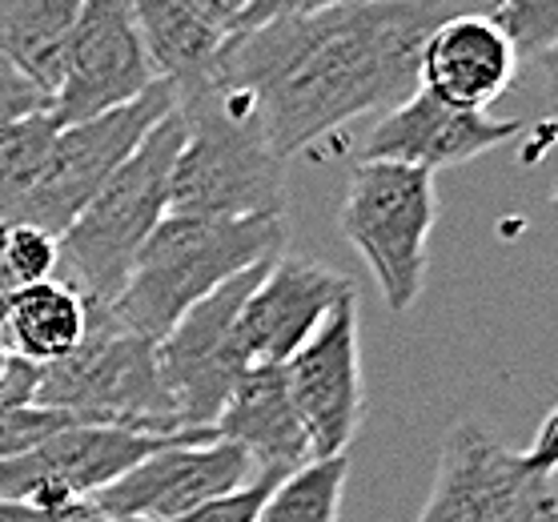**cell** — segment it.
Segmentation results:
<instances>
[{
	"label": "cell",
	"mask_w": 558,
	"mask_h": 522,
	"mask_svg": "<svg viewBox=\"0 0 558 522\" xmlns=\"http://www.w3.org/2000/svg\"><path fill=\"white\" fill-rule=\"evenodd\" d=\"M281 471H257L254 483H245L242 490H233L226 498H214V502H205V507L190 510V514H181V519H166V522H254L257 507H262V498L269 495V486L278 483Z\"/></svg>",
	"instance_id": "obj_26"
},
{
	"label": "cell",
	"mask_w": 558,
	"mask_h": 522,
	"mask_svg": "<svg viewBox=\"0 0 558 522\" xmlns=\"http://www.w3.org/2000/svg\"><path fill=\"white\" fill-rule=\"evenodd\" d=\"M181 137L185 125L173 105L57 238V269H64L61 281L85 298V306H113L133 269V257L169 214V173L178 161Z\"/></svg>",
	"instance_id": "obj_4"
},
{
	"label": "cell",
	"mask_w": 558,
	"mask_h": 522,
	"mask_svg": "<svg viewBox=\"0 0 558 522\" xmlns=\"http://www.w3.org/2000/svg\"><path fill=\"white\" fill-rule=\"evenodd\" d=\"M85 338V298L61 278L21 286L9 298L4 314V345L33 366H49L73 354Z\"/></svg>",
	"instance_id": "obj_18"
},
{
	"label": "cell",
	"mask_w": 558,
	"mask_h": 522,
	"mask_svg": "<svg viewBox=\"0 0 558 522\" xmlns=\"http://www.w3.org/2000/svg\"><path fill=\"white\" fill-rule=\"evenodd\" d=\"M40 109H49V97L0 52V129L13 125V121H21L28 113H40Z\"/></svg>",
	"instance_id": "obj_27"
},
{
	"label": "cell",
	"mask_w": 558,
	"mask_h": 522,
	"mask_svg": "<svg viewBox=\"0 0 558 522\" xmlns=\"http://www.w3.org/2000/svg\"><path fill=\"white\" fill-rule=\"evenodd\" d=\"M330 4H338V0H250L233 33H245V28H257V25H274V21H286V16L317 13V9H330Z\"/></svg>",
	"instance_id": "obj_28"
},
{
	"label": "cell",
	"mask_w": 558,
	"mask_h": 522,
	"mask_svg": "<svg viewBox=\"0 0 558 522\" xmlns=\"http://www.w3.org/2000/svg\"><path fill=\"white\" fill-rule=\"evenodd\" d=\"M214 434L226 442H238L266 471H293L310 462L302 418L286 390V369L281 366H250L233 383L226 406L217 414Z\"/></svg>",
	"instance_id": "obj_17"
},
{
	"label": "cell",
	"mask_w": 558,
	"mask_h": 522,
	"mask_svg": "<svg viewBox=\"0 0 558 522\" xmlns=\"http://www.w3.org/2000/svg\"><path fill=\"white\" fill-rule=\"evenodd\" d=\"M16 366H21V362H16Z\"/></svg>",
	"instance_id": "obj_32"
},
{
	"label": "cell",
	"mask_w": 558,
	"mask_h": 522,
	"mask_svg": "<svg viewBox=\"0 0 558 522\" xmlns=\"http://www.w3.org/2000/svg\"><path fill=\"white\" fill-rule=\"evenodd\" d=\"M269 269V262L245 269L238 278H229L226 286H217L214 293H205L202 302H193L173 326H169L157 342V369L166 383L173 410H178L181 430H209L226 406L233 383L242 378V362L229 350V330L242 314L245 298L257 286V278ZM217 438V434H214Z\"/></svg>",
	"instance_id": "obj_9"
},
{
	"label": "cell",
	"mask_w": 558,
	"mask_h": 522,
	"mask_svg": "<svg viewBox=\"0 0 558 522\" xmlns=\"http://www.w3.org/2000/svg\"><path fill=\"white\" fill-rule=\"evenodd\" d=\"M185 9H193V13L202 16L205 25H214L217 33H233L238 28V21H242V13H245V4L250 0H181Z\"/></svg>",
	"instance_id": "obj_30"
},
{
	"label": "cell",
	"mask_w": 558,
	"mask_h": 522,
	"mask_svg": "<svg viewBox=\"0 0 558 522\" xmlns=\"http://www.w3.org/2000/svg\"><path fill=\"white\" fill-rule=\"evenodd\" d=\"M522 133V121H495L486 113H470L438 101L426 89H414L407 101L381 113V121L362 141V157L398 161L426 173L462 166L490 154Z\"/></svg>",
	"instance_id": "obj_15"
},
{
	"label": "cell",
	"mask_w": 558,
	"mask_h": 522,
	"mask_svg": "<svg viewBox=\"0 0 558 522\" xmlns=\"http://www.w3.org/2000/svg\"><path fill=\"white\" fill-rule=\"evenodd\" d=\"M178 113L185 137L169 173V214L286 217V157L242 101L205 77L178 89Z\"/></svg>",
	"instance_id": "obj_3"
},
{
	"label": "cell",
	"mask_w": 558,
	"mask_h": 522,
	"mask_svg": "<svg viewBox=\"0 0 558 522\" xmlns=\"http://www.w3.org/2000/svg\"><path fill=\"white\" fill-rule=\"evenodd\" d=\"M64 410H49V406H16V410H0V462L25 454L28 446H37L40 438H49L52 430L69 426Z\"/></svg>",
	"instance_id": "obj_25"
},
{
	"label": "cell",
	"mask_w": 558,
	"mask_h": 522,
	"mask_svg": "<svg viewBox=\"0 0 558 522\" xmlns=\"http://www.w3.org/2000/svg\"><path fill=\"white\" fill-rule=\"evenodd\" d=\"M558 414L526 450H510L483 422H458L438 450L418 522H558Z\"/></svg>",
	"instance_id": "obj_6"
},
{
	"label": "cell",
	"mask_w": 558,
	"mask_h": 522,
	"mask_svg": "<svg viewBox=\"0 0 558 522\" xmlns=\"http://www.w3.org/2000/svg\"><path fill=\"white\" fill-rule=\"evenodd\" d=\"M133 21L157 81L185 89L209 77L226 33L205 25L181 0H133Z\"/></svg>",
	"instance_id": "obj_19"
},
{
	"label": "cell",
	"mask_w": 558,
	"mask_h": 522,
	"mask_svg": "<svg viewBox=\"0 0 558 522\" xmlns=\"http://www.w3.org/2000/svg\"><path fill=\"white\" fill-rule=\"evenodd\" d=\"M178 438H202L209 442V430L190 434H137L121 426H93V422H69L25 454L0 462V502H25V507H73L97 495L101 486L141 462L145 454L161 450Z\"/></svg>",
	"instance_id": "obj_10"
},
{
	"label": "cell",
	"mask_w": 558,
	"mask_h": 522,
	"mask_svg": "<svg viewBox=\"0 0 558 522\" xmlns=\"http://www.w3.org/2000/svg\"><path fill=\"white\" fill-rule=\"evenodd\" d=\"M52 274H57V238L37 226L0 221V281L9 290H21Z\"/></svg>",
	"instance_id": "obj_24"
},
{
	"label": "cell",
	"mask_w": 558,
	"mask_h": 522,
	"mask_svg": "<svg viewBox=\"0 0 558 522\" xmlns=\"http://www.w3.org/2000/svg\"><path fill=\"white\" fill-rule=\"evenodd\" d=\"M286 217L166 214L105 309L129 333L157 342L205 293L286 254Z\"/></svg>",
	"instance_id": "obj_2"
},
{
	"label": "cell",
	"mask_w": 558,
	"mask_h": 522,
	"mask_svg": "<svg viewBox=\"0 0 558 522\" xmlns=\"http://www.w3.org/2000/svg\"><path fill=\"white\" fill-rule=\"evenodd\" d=\"M345 293H354V281L326 269L322 262L286 254L274 257L229 330V350L245 369L266 362L281 366Z\"/></svg>",
	"instance_id": "obj_14"
},
{
	"label": "cell",
	"mask_w": 558,
	"mask_h": 522,
	"mask_svg": "<svg viewBox=\"0 0 558 522\" xmlns=\"http://www.w3.org/2000/svg\"><path fill=\"white\" fill-rule=\"evenodd\" d=\"M345 478H350V454L302 462L269 486L254 522H338Z\"/></svg>",
	"instance_id": "obj_21"
},
{
	"label": "cell",
	"mask_w": 558,
	"mask_h": 522,
	"mask_svg": "<svg viewBox=\"0 0 558 522\" xmlns=\"http://www.w3.org/2000/svg\"><path fill=\"white\" fill-rule=\"evenodd\" d=\"M0 522H109L89 502L73 507H25V502H0Z\"/></svg>",
	"instance_id": "obj_29"
},
{
	"label": "cell",
	"mask_w": 558,
	"mask_h": 522,
	"mask_svg": "<svg viewBox=\"0 0 558 522\" xmlns=\"http://www.w3.org/2000/svg\"><path fill=\"white\" fill-rule=\"evenodd\" d=\"M52 137H57V125H52L49 109L28 113L21 121H13V125L0 129V221H9L13 205L33 185Z\"/></svg>",
	"instance_id": "obj_22"
},
{
	"label": "cell",
	"mask_w": 558,
	"mask_h": 522,
	"mask_svg": "<svg viewBox=\"0 0 558 522\" xmlns=\"http://www.w3.org/2000/svg\"><path fill=\"white\" fill-rule=\"evenodd\" d=\"M495 21L507 40L514 45L519 57L531 61H550L558 45V0H495L490 9Z\"/></svg>",
	"instance_id": "obj_23"
},
{
	"label": "cell",
	"mask_w": 558,
	"mask_h": 522,
	"mask_svg": "<svg viewBox=\"0 0 558 522\" xmlns=\"http://www.w3.org/2000/svg\"><path fill=\"white\" fill-rule=\"evenodd\" d=\"M495 0H338L330 9L229 33L209 81L242 101L290 161L305 145L418 89V52L458 13Z\"/></svg>",
	"instance_id": "obj_1"
},
{
	"label": "cell",
	"mask_w": 558,
	"mask_h": 522,
	"mask_svg": "<svg viewBox=\"0 0 558 522\" xmlns=\"http://www.w3.org/2000/svg\"><path fill=\"white\" fill-rule=\"evenodd\" d=\"M286 390L302 418L310 459L345 454L362 426V345H357V293L317 321V330L286 362Z\"/></svg>",
	"instance_id": "obj_12"
},
{
	"label": "cell",
	"mask_w": 558,
	"mask_h": 522,
	"mask_svg": "<svg viewBox=\"0 0 558 522\" xmlns=\"http://www.w3.org/2000/svg\"><path fill=\"white\" fill-rule=\"evenodd\" d=\"M173 105H178V89L169 81H153L149 89L133 97V101L89 117V121L57 129L37 178L25 190V197L13 205L9 221L37 226L49 238H61L69 230V221L85 209V202L101 190L109 173L137 149L145 133Z\"/></svg>",
	"instance_id": "obj_8"
},
{
	"label": "cell",
	"mask_w": 558,
	"mask_h": 522,
	"mask_svg": "<svg viewBox=\"0 0 558 522\" xmlns=\"http://www.w3.org/2000/svg\"><path fill=\"white\" fill-rule=\"evenodd\" d=\"M438 221L434 173L362 157L338 209L342 238L357 250L393 314H407L426 281V245Z\"/></svg>",
	"instance_id": "obj_7"
},
{
	"label": "cell",
	"mask_w": 558,
	"mask_h": 522,
	"mask_svg": "<svg viewBox=\"0 0 558 522\" xmlns=\"http://www.w3.org/2000/svg\"><path fill=\"white\" fill-rule=\"evenodd\" d=\"M33 406L64 410L76 422L137 434H190L178 426L149 338L117 326L105 306H85V338L73 354L40 366Z\"/></svg>",
	"instance_id": "obj_5"
},
{
	"label": "cell",
	"mask_w": 558,
	"mask_h": 522,
	"mask_svg": "<svg viewBox=\"0 0 558 522\" xmlns=\"http://www.w3.org/2000/svg\"><path fill=\"white\" fill-rule=\"evenodd\" d=\"M257 471L266 466H257L238 442L178 438L133 462L121 478L101 486L85 502L109 522H166L242 490L245 483H254Z\"/></svg>",
	"instance_id": "obj_11"
},
{
	"label": "cell",
	"mask_w": 558,
	"mask_h": 522,
	"mask_svg": "<svg viewBox=\"0 0 558 522\" xmlns=\"http://www.w3.org/2000/svg\"><path fill=\"white\" fill-rule=\"evenodd\" d=\"M519 52L490 13H458L434 28L418 52V89L438 101L483 113L514 81Z\"/></svg>",
	"instance_id": "obj_16"
},
{
	"label": "cell",
	"mask_w": 558,
	"mask_h": 522,
	"mask_svg": "<svg viewBox=\"0 0 558 522\" xmlns=\"http://www.w3.org/2000/svg\"><path fill=\"white\" fill-rule=\"evenodd\" d=\"M153 73L141 45L133 0H85L64 52V77L49 97L52 125H76L149 89Z\"/></svg>",
	"instance_id": "obj_13"
},
{
	"label": "cell",
	"mask_w": 558,
	"mask_h": 522,
	"mask_svg": "<svg viewBox=\"0 0 558 522\" xmlns=\"http://www.w3.org/2000/svg\"><path fill=\"white\" fill-rule=\"evenodd\" d=\"M9 298H13V290L0 281V345H4V314H9Z\"/></svg>",
	"instance_id": "obj_31"
},
{
	"label": "cell",
	"mask_w": 558,
	"mask_h": 522,
	"mask_svg": "<svg viewBox=\"0 0 558 522\" xmlns=\"http://www.w3.org/2000/svg\"><path fill=\"white\" fill-rule=\"evenodd\" d=\"M85 0H0V52L45 97L64 77V52Z\"/></svg>",
	"instance_id": "obj_20"
}]
</instances>
